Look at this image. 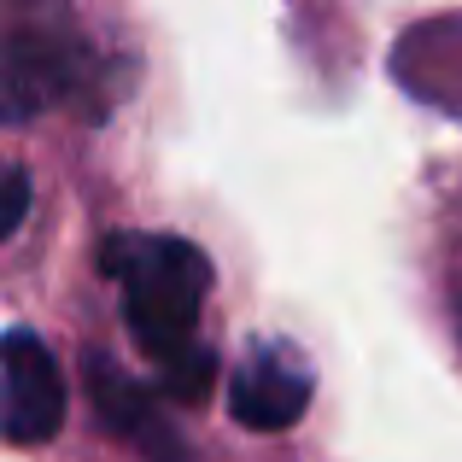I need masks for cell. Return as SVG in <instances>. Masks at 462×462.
Listing matches in <instances>:
<instances>
[{
  "label": "cell",
  "mask_w": 462,
  "mask_h": 462,
  "mask_svg": "<svg viewBox=\"0 0 462 462\" xmlns=\"http://www.w3.org/2000/svg\"><path fill=\"white\" fill-rule=\"evenodd\" d=\"M30 217V170L0 158V246L18 235V223Z\"/></svg>",
  "instance_id": "5"
},
{
  "label": "cell",
  "mask_w": 462,
  "mask_h": 462,
  "mask_svg": "<svg viewBox=\"0 0 462 462\" xmlns=\"http://www.w3.org/2000/svg\"><path fill=\"white\" fill-rule=\"evenodd\" d=\"M82 42H59V35H18L0 59V117L23 124V117L47 112V106H65L82 88L70 77Z\"/></svg>",
  "instance_id": "4"
},
{
  "label": "cell",
  "mask_w": 462,
  "mask_h": 462,
  "mask_svg": "<svg viewBox=\"0 0 462 462\" xmlns=\"http://www.w3.org/2000/svg\"><path fill=\"white\" fill-rule=\"evenodd\" d=\"M106 275L117 282L124 322L147 351L158 381L176 398H205L217 351L205 346V293H211V258L181 235H112L106 240Z\"/></svg>",
  "instance_id": "1"
},
{
  "label": "cell",
  "mask_w": 462,
  "mask_h": 462,
  "mask_svg": "<svg viewBox=\"0 0 462 462\" xmlns=\"http://www.w3.org/2000/svg\"><path fill=\"white\" fill-rule=\"evenodd\" d=\"M65 421V374L42 334L12 328L0 334V439L12 445H42Z\"/></svg>",
  "instance_id": "2"
},
{
  "label": "cell",
  "mask_w": 462,
  "mask_h": 462,
  "mask_svg": "<svg viewBox=\"0 0 462 462\" xmlns=\"http://www.w3.org/2000/svg\"><path fill=\"white\" fill-rule=\"evenodd\" d=\"M310 393L316 381L293 346H258L228 374V410L252 433H287L310 410Z\"/></svg>",
  "instance_id": "3"
}]
</instances>
